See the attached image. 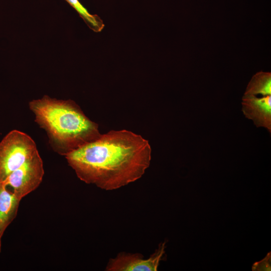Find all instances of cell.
Wrapping results in <instances>:
<instances>
[{"label": "cell", "mask_w": 271, "mask_h": 271, "mask_svg": "<svg viewBox=\"0 0 271 271\" xmlns=\"http://www.w3.org/2000/svg\"><path fill=\"white\" fill-rule=\"evenodd\" d=\"M151 153L148 141L123 129L101 134L65 157L81 181L108 191L141 178L150 166Z\"/></svg>", "instance_id": "6da1fadb"}, {"label": "cell", "mask_w": 271, "mask_h": 271, "mask_svg": "<svg viewBox=\"0 0 271 271\" xmlns=\"http://www.w3.org/2000/svg\"><path fill=\"white\" fill-rule=\"evenodd\" d=\"M29 104L35 121L46 131L51 147L61 155L65 156L101 135L97 124L72 100L57 99L46 95Z\"/></svg>", "instance_id": "7a4b0ae2"}, {"label": "cell", "mask_w": 271, "mask_h": 271, "mask_svg": "<svg viewBox=\"0 0 271 271\" xmlns=\"http://www.w3.org/2000/svg\"><path fill=\"white\" fill-rule=\"evenodd\" d=\"M38 153L29 136L17 130L9 132L0 143V182Z\"/></svg>", "instance_id": "3957f363"}, {"label": "cell", "mask_w": 271, "mask_h": 271, "mask_svg": "<svg viewBox=\"0 0 271 271\" xmlns=\"http://www.w3.org/2000/svg\"><path fill=\"white\" fill-rule=\"evenodd\" d=\"M44 174L43 161L38 153L11 173L3 182L21 200L39 187Z\"/></svg>", "instance_id": "277c9868"}, {"label": "cell", "mask_w": 271, "mask_h": 271, "mask_svg": "<svg viewBox=\"0 0 271 271\" xmlns=\"http://www.w3.org/2000/svg\"><path fill=\"white\" fill-rule=\"evenodd\" d=\"M166 242L159 246L156 251L148 258L140 253L121 252L109 261L106 267L107 271H156L160 261L165 252Z\"/></svg>", "instance_id": "5b68a950"}, {"label": "cell", "mask_w": 271, "mask_h": 271, "mask_svg": "<svg viewBox=\"0 0 271 271\" xmlns=\"http://www.w3.org/2000/svg\"><path fill=\"white\" fill-rule=\"evenodd\" d=\"M241 105L246 118L252 120L257 127H264L271 132V95H243Z\"/></svg>", "instance_id": "8992f818"}, {"label": "cell", "mask_w": 271, "mask_h": 271, "mask_svg": "<svg viewBox=\"0 0 271 271\" xmlns=\"http://www.w3.org/2000/svg\"><path fill=\"white\" fill-rule=\"evenodd\" d=\"M21 200L0 182V232L3 235L16 218Z\"/></svg>", "instance_id": "52a82bcc"}, {"label": "cell", "mask_w": 271, "mask_h": 271, "mask_svg": "<svg viewBox=\"0 0 271 271\" xmlns=\"http://www.w3.org/2000/svg\"><path fill=\"white\" fill-rule=\"evenodd\" d=\"M263 96L271 95V73L262 71L256 73L248 82L244 95Z\"/></svg>", "instance_id": "ba28073f"}, {"label": "cell", "mask_w": 271, "mask_h": 271, "mask_svg": "<svg viewBox=\"0 0 271 271\" xmlns=\"http://www.w3.org/2000/svg\"><path fill=\"white\" fill-rule=\"evenodd\" d=\"M78 13L87 26L95 32H100L104 27L103 21L96 15L90 14L78 0H65Z\"/></svg>", "instance_id": "9c48e42d"}, {"label": "cell", "mask_w": 271, "mask_h": 271, "mask_svg": "<svg viewBox=\"0 0 271 271\" xmlns=\"http://www.w3.org/2000/svg\"><path fill=\"white\" fill-rule=\"evenodd\" d=\"M270 252L267 253L266 256L261 260L254 263L252 267V270H270Z\"/></svg>", "instance_id": "30bf717a"}, {"label": "cell", "mask_w": 271, "mask_h": 271, "mask_svg": "<svg viewBox=\"0 0 271 271\" xmlns=\"http://www.w3.org/2000/svg\"><path fill=\"white\" fill-rule=\"evenodd\" d=\"M3 234L0 232V252L1 250V247H2V237Z\"/></svg>", "instance_id": "8fae6325"}]
</instances>
